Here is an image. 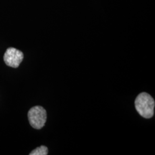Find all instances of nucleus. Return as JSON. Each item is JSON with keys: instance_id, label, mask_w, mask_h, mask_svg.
<instances>
[{"instance_id": "20e7f679", "label": "nucleus", "mask_w": 155, "mask_h": 155, "mask_svg": "<svg viewBox=\"0 0 155 155\" xmlns=\"http://www.w3.org/2000/svg\"><path fill=\"white\" fill-rule=\"evenodd\" d=\"M48 154V149L45 146H41L30 153V155H47Z\"/></svg>"}, {"instance_id": "7ed1b4c3", "label": "nucleus", "mask_w": 155, "mask_h": 155, "mask_svg": "<svg viewBox=\"0 0 155 155\" xmlns=\"http://www.w3.org/2000/svg\"><path fill=\"white\" fill-rule=\"evenodd\" d=\"M24 54L22 51L14 48H9L6 50L4 55V61L6 65L12 68H17L22 63Z\"/></svg>"}, {"instance_id": "f03ea898", "label": "nucleus", "mask_w": 155, "mask_h": 155, "mask_svg": "<svg viewBox=\"0 0 155 155\" xmlns=\"http://www.w3.org/2000/svg\"><path fill=\"white\" fill-rule=\"evenodd\" d=\"M28 119L32 127L40 129L44 127L47 121V112L42 106H34L28 112Z\"/></svg>"}, {"instance_id": "f257e3e1", "label": "nucleus", "mask_w": 155, "mask_h": 155, "mask_svg": "<svg viewBox=\"0 0 155 155\" xmlns=\"http://www.w3.org/2000/svg\"><path fill=\"white\" fill-rule=\"evenodd\" d=\"M155 102L154 98L147 93L139 94L135 100V108L142 117L150 119L154 116Z\"/></svg>"}]
</instances>
